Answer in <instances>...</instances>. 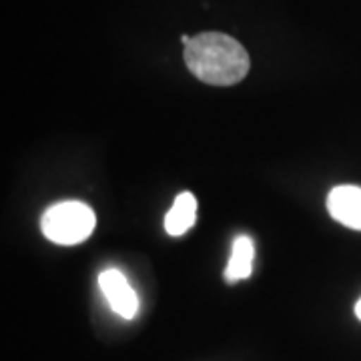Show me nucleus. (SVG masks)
Here are the masks:
<instances>
[{
  "label": "nucleus",
  "instance_id": "5",
  "mask_svg": "<svg viewBox=\"0 0 361 361\" xmlns=\"http://www.w3.org/2000/svg\"><path fill=\"white\" fill-rule=\"evenodd\" d=\"M253 257H255V245L253 239L247 235H239L233 243L231 257L225 267V279L229 283H237L241 279L251 277L253 271Z\"/></svg>",
  "mask_w": 361,
  "mask_h": 361
},
{
  "label": "nucleus",
  "instance_id": "2",
  "mask_svg": "<svg viewBox=\"0 0 361 361\" xmlns=\"http://www.w3.org/2000/svg\"><path fill=\"white\" fill-rule=\"evenodd\" d=\"M94 225V211L80 201H63L49 207L40 219L44 237L56 245H78L87 241Z\"/></svg>",
  "mask_w": 361,
  "mask_h": 361
},
{
  "label": "nucleus",
  "instance_id": "7",
  "mask_svg": "<svg viewBox=\"0 0 361 361\" xmlns=\"http://www.w3.org/2000/svg\"><path fill=\"white\" fill-rule=\"evenodd\" d=\"M355 315H357V319H361V299L355 303Z\"/></svg>",
  "mask_w": 361,
  "mask_h": 361
},
{
  "label": "nucleus",
  "instance_id": "6",
  "mask_svg": "<svg viewBox=\"0 0 361 361\" xmlns=\"http://www.w3.org/2000/svg\"><path fill=\"white\" fill-rule=\"evenodd\" d=\"M197 221V199L191 193H180L165 217V229L169 235H185Z\"/></svg>",
  "mask_w": 361,
  "mask_h": 361
},
{
  "label": "nucleus",
  "instance_id": "3",
  "mask_svg": "<svg viewBox=\"0 0 361 361\" xmlns=\"http://www.w3.org/2000/svg\"><path fill=\"white\" fill-rule=\"evenodd\" d=\"M101 291L106 297L109 305L113 307L116 315L133 319L139 311V297L133 291L127 277L118 269H106L99 275Z\"/></svg>",
  "mask_w": 361,
  "mask_h": 361
},
{
  "label": "nucleus",
  "instance_id": "4",
  "mask_svg": "<svg viewBox=\"0 0 361 361\" xmlns=\"http://www.w3.org/2000/svg\"><path fill=\"white\" fill-rule=\"evenodd\" d=\"M329 215L349 229L361 231V187L339 185L327 197Z\"/></svg>",
  "mask_w": 361,
  "mask_h": 361
},
{
  "label": "nucleus",
  "instance_id": "1",
  "mask_svg": "<svg viewBox=\"0 0 361 361\" xmlns=\"http://www.w3.org/2000/svg\"><path fill=\"white\" fill-rule=\"evenodd\" d=\"M185 63L199 80L213 87H231L251 68L243 44L223 32H203L185 44Z\"/></svg>",
  "mask_w": 361,
  "mask_h": 361
}]
</instances>
